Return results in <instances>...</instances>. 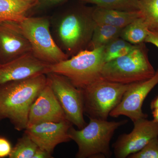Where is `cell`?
<instances>
[{"instance_id": "cell-1", "label": "cell", "mask_w": 158, "mask_h": 158, "mask_svg": "<svg viewBox=\"0 0 158 158\" xmlns=\"http://www.w3.org/2000/svg\"><path fill=\"white\" fill-rule=\"evenodd\" d=\"M94 8L79 1L59 9L50 17L54 40L69 57L88 49L96 24L92 16Z\"/></svg>"}, {"instance_id": "cell-2", "label": "cell", "mask_w": 158, "mask_h": 158, "mask_svg": "<svg viewBox=\"0 0 158 158\" xmlns=\"http://www.w3.org/2000/svg\"><path fill=\"white\" fill-rule=\"evenodd\" d=\"M47 82L43 74L0 85V120L8 118L15 130H25L31 106Z\"/></svg>"}, {"instance_id": "cell-3", "label": "cell", "mask_w": 158, "mask_h": 158, "mask_svg": "<svg viewBox=\"0 0 158 158\" xmlns=\"http://www.w3.org/2000/svg\"><path fill=\"white\" fill-rule=\"evenodd\" d=\"M89 123L81 129L69 130L71 140L78 146L77 158H106L112 156L110 143L115 131L127 123L126 119L108 121L89 117Z\"/></svg>"}, {"instance_id": "cell-4", "label": "cell", "mask_w": 158, "mask_h": 158, "mask_svg": "<svg viewBox=\"0 0 158 158\" xmlns=\"http://www.w3.org/2000/svg\"><path fill=\"white\" fill-rule=\"evenodd\" d=\"M156 70L150 62L145 43L135 45L125 56L106 62L101 72L102 78L129 85L152 77Z\"/></svg>"}, {"instance_id": "cell-5", "label": "cell", "mask_w": 158, "mask_h": 158, "mask_svg": "<svg viewBox=\"0 0 158 158\" xmlns=\"http://www.w3.org/2000/svg\"><path fill=\"white\" fill-rule=\"evenodd\" d=\"M104 47L83 50L66 60L50 65L48 73L64 76L77 88L84 89L100 78L106 63Z\"/></svg>"}, {"instance_id": "cell-6", "label": "cell", "mask_w": 158, "mask_h": 158, "mask_svg": "<svg viewBox=\"0 0 158 158\" xmlns=\"http://www.w3.org/2000/svg\"><path fill=\"white\" fill-rule=\"evenodd\" d=\"M18 22L31 44L32 53L37 59L53 65L69 58L54 40L51 33L50 17L27 16Z\"/></svg>"}, {"instance_id": "cell-7", "label": "cell", "mask_w": 158, "mask_h": 158, "mask_svg": "<svg viewBox=\"0 0 158 158\" xmlns=\"http://www.w3.org/2000/svg\"><path fill=\"white\" fill-rule=\"evenodd\" d=\"M129 85L110 81L100 78L82 90L84 113L88 117L107 120L120 102Z\"/></svg>"}, {"instance_id": "cell-8", "label": "cell", "mask_w": 158, "mask_h": 158, "mask_svg": "<svg viewBox=\"0 0 158 158\" xmlns=\"http://www.w3.org/2000/svg\"><path fill=\"white\" fill-rule=\"evenodd\" d=\"M47 77L66 119L81 129L87 125L84 118V102L82 90L73 85L66 77L50 73Z\"/></svg>"}, {"instance_id": "cell-9", "label": "cell", "mask_w": 158, "mask_h": 158, "mask_svg": "<svg viewBox=\"0 0 158 158\" xmlns=\"http://www.w3.org/2000/svg\"><path fill=\"white\" fill-rule=\"evenodd\" d=\"M157 85L158 69L151 78L131 84L120 102L110 113V116L114 118L126 116L133 123L147 118L148 115L142 111V105L148 95Z\"/></svg>"}, {"instance_id": "cell-10", "label": "cell", "mask_w": 158, "mask_h": 158, "mask_svg": "<svg viewBox=\"0 0 158 158\" xmlns=\"http://www.w3.org/2000/svg\"><path fill=\"white\" fill-rule=\"evenodd\" d=\"M134 123L131 132L118 137L113 144L116 158H125L138 152L152 138L158 137V123L146 118Z\"/></svg>"}, {"instance_id": "cell-11", "label": "cell", "mask_w": 158, "mask_h": 158, "mask_svg": "<svg viewBox=\"0 0 158 158\" xmlns=\"http://www.w3.org/2000/svg\"><path fill=\"white\" fill-rule=\"evenodd\" d=\"M72 126L67 120L58 123L46 122L27 127L25 133L39 148L52 154L58 144L71 140L68 131Z\"/></svg>"}, {"instance_id": "cell-12", "label": "cell", "mask_w": 158, "mask_h": 158, "mask_svg": "<svg viewBox=\"0 0 158 158\" xmlns=\"http://www.w3.org/2000/svg\"><path fill=\"white\" fill-rule=\"evenodd\" d=\"M32 53L31 44L18 22L0 23V63H4Z\"/></svg>"}, {"instance_id": "cell-13", "label": "cell", "mask_w": 158, "mask_h": 158, "mask_svg": "<svg viewBox=\"0 0 158 158\" xmlns=\"http://www.w3.org/2000/svg\"><path fill=\"white\" fill-rule=\"evenodd\" d=\"M66 120L65 113L47 78L46 85L31 106L27 127L46 122L58 123Z\"/></svg>"}, {"instance_id": "cell-14", "label": "cell", "mask_w": 158, "mask_h": 158, "mask_svg": "<svg viewBox=\"0 0 158 158\" xmlns=\"http://www.w3.org/2000/svg\"><path fill=\"white\" fill-rule=\"evenodd\" d=\"M49 64L37 59L32 53L0 63V85L48 73Z\"/></svg>"}, {"instance_id": "cell-15", "label": "cell", "mask_w": 158, "mask_h": 158, "mask_svg": "<svg viewBox=\"0 0 158 158\" xmlns=\"http://www.w3.org/2000/svg\"><path fill=\"white\" fill-rule=\"evenodd\" d=\"M92 16L97 24H106L123 28L136 19L143 17L139 10L122 11L95 6Z\"/></svg>"}, {"instance_id": "cell-16", "label": "cell", "mask_w": 158, "mask_h": 158, "mask_svg": "<svg viewBox=\"0 0 158 158\" xmlns=\"http://www.w3.org/2000/svg\"><path fill=\"white\" fill-rule=\"evenodd\" d=\"M37 0H0V23L20 22L28 15Z\"/></svg>"}, {"instance_id": "cell-17", "label": "cell", "mask_w": 158, "mask_h": 158, "mask_svg": "<svg viewBox=\"0 0 158 158\" xmlns=\"http://www.w3.org/2000/svg\"><path fill=\"white\" fill-rule=\"evenodd\" d=\"M122 29L109 25L96 23L87 49L106 46L114 39L120 37Z\"/></svg>"}, {"instance_id": "cell-18", "label": "cell", "mask_w": 158, "mask_h": 158, "mask_svg": "<svg viewBox=\"0 0 158 158\" xmlns=\"http://www.w3.org/2000/svg\"><path fill=\"white\" fill-rule=\"evenodd\" d=\"M148 30L144 18H138L123 28L120 37L131 44L137 45L145 43Z\"/></svg>"}, {"instance_id": "cell-19", "label": "cell", "mask_w": 158, "mask_h": 158, "mask_svg": "<svg viewBox=\"0 0 158 158\" xmlns=\"http://www.w3.org/2000/svg\"><path fill=\"white\" fill-rule=\"evenodd\" d=\"M83 4H93L100 8L122 11L138 10L139 0H79Z\"/></svg>"}, {"instance_id": "cell-20", "label": "cell", "mask_w": 158, "mask_h": 158, "mask_svg": "<svg viewBox=\"0 0 158 158\" xmlns=\"http://www.w3.org/2000/svg\"><path fill=\"white\" fill-rule=\"evenodd\" d=\"M135 45L120 37L114 39L104 47L105 62L127 55L134 48Z\"/></svg>"}, {"instance_id": "cell-21", "label": "cell", "mask_w": 158, "mask_h": 158, "mask_svg": "<svg viewBox=\"0 0 158 158\" xmlns=\"http://www.w3.org/2000/svg\"><path fill=\"white\" fill-rule=\"evenodd\" d=\"M138 6L149 30L158 31V0H139Z\"/></svg>"}, {"instance_id": "cell-22", "label": "cell", "mask_w": 158, "mask_h": 158, "mask_svg": "<svg viewBox=\"0 0 158 158\" xmlns=\"http://www.w3.org/2000/svg\"><path fill=\"white\" fill-rule=\"evenodd\" d=\"M38 148L36 143L24 133L12 148L9 158H33Z\"/></svg>"}, {"instance_id": "cell-23", "label": "cell", "mask_w": 158, "mask_h": 158, "mask_svg": "<svg viewBox=\"0 0 158 158\" xmlns=\"http://www.w3.org/2000/svg\"><path fill=\"white\" fill-rule=\"evenodd\" d=\"M127 158H158V137L152 138L141 150Z\"/></svg>"}, {"instance_id": "cell-24", "label": "cell", "mask_w": 158, "mask_h": 158, "mask_svg": "<svg viewBox=\"0 0 158 158\" xmlns=\"http://www.w3.org/2000/svg\"><path fill=\"white\" fill-rule=\"evenodd\" d=\"M69 1V0H37V4L30 11L28 16H31L39 12L60 7Z\"/></svg>"}, {"instance_id": "cell-25", "label": "cell", "mask_w": 158, "mask_h": 158, "mask_svg": "<svg viewBox=\"0 0 158 158\" xmlns=\"http://www.w3.org/2000/svg\"><path fill=\"white\" fill-rule=\"evenodd\" d=\"M12 148L9 140L4 137H0V158L9 156Z\"/></svg>"}, {"instance_id": "cell-26", "label": "cell", "mask_w": 158, "mask_h": 158, "mask_svg": "<svg viewBox=\"0 0 158 158\" xmlns=\"http://www.w3.org/2000/svg\"><path fill=\"white\" fill-rule=\"evenodd\" d=\"M145 43L152 44L158 48V31L148 30Z\"/></svg>"}, {"instance_id": "cell-27", "label": "cell", "mask_w": 158, "mask_h": 158, "mask_svg": "<svg viewBox=\"0 0 158 158\" xmlns=\"http://www.w3.org/2000/svg\"><path fill=\"white\" fill-rule=\"evenodd\" d=\"M52 154L41 148H37L33 158H52Z\"/></svg>"}, {"instance_id": "cell-28", "label": "cell", "mask_w": 158, "mask_h": 158, "mask_svg": "<svg viewBox=\"0 0 158 158\" xmlns=\"http://www.w3.org/2000/svg\"><path fill=\"white\" fill-rule=\"evenodd\" d=\"M158 107V95L152 100L150 104V108L152 110Z\"/></svg>"}, {"instance_id": "cell-29", "label": "cell", "mask_w": 158, "mask_h": 158, "mask_svg": "<svg viewBox=\"0 0 158 158\" xmlns=\"http://www.w3.org/2000/svg\"><path fill=\"white\" fill-rule=\"evenodd\" d=\"M152 110L153 120L158 123V107L155 108Z\"/></svg>"}]
</instances>
